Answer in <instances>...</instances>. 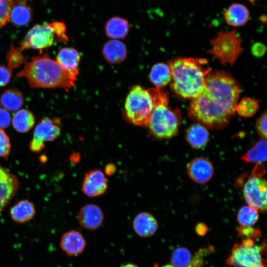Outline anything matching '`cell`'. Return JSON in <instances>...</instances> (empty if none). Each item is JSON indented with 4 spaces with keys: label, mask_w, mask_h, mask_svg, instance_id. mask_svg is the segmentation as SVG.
<instances>
[{
    "label": "cell",
    "mask_w": 267,
    "mask_h": 267,
    "mask_svg": "<svg viewBox=\"0 0 267 267\" xmlns=\"http://www.w3.org/2000/svg\"><path fill=\"white\" fill-rule=\"evenodd\" d=\"M130 28L128 21L123 17L115 16L110 18L106 23L105 32L112 40L124 39L128 34Z\"/></svg>",
    "instance_id": "7402d4cb"
},
{
    "label": "cell",
    "mask_w": 267,
    "mask_h": 267,
    "mask_svg": "<svg viewBox=\"0 0 267 267\" xmlns=\"http://www.w3.org/2000/svg\"><path fill=\"white\" fill-rule=\"evenodd\" d=\"M35 118L33 113L28 109H22L14 115L12 124L14 129L18 132L25 133L34 126Z\"/></svg>",
    "instance_id": "d4e9b609"
},
{
    "label": "cell",
    "mask_w": 267,
    "mask_h": 267,
    "mask_svg": "<svg viewBox=\"0 0 267 267\" xmlns=\"http://www.w3.org/2000/svg\"><path fill=\"white\" fill-rule=\"evenodd\" d=\"M36 213L33 203L27 200H22L12 206L10 210L12 220L17 222L23 223L33 218Z\"/></svg>",
    "instance_id": "603a6c76"
},
{
    "label": "cell",
    "mask_w": 267,
    "mask_h": 267,
    "mask_svg": "<svg viewBox=\"0 0 267 267\" xmlns=\"http://www.w3.org/2000/svg\"><path fill=\"white\" fill-rule=\"evenodd\" d=\"M189 178L197 183H205L209 181L214 173L211 162L204 157H197L190 161L187 166Z\"/></svg>",
    "instance_id": "5bb4252c"
},
{
    "label": "cell",
    "mask_w": 267,
    "mask_h": 267,
    "mask_svg": "<svg viewBox=\"0 0 267 267\" xmlns=\"http://www.w3.org/2000/svg\"><path fill=\"white\" fill-rule=\"evenodd\" d=\"M192 260V256L190 251L182 247L176 248L171 257L172 265L174 267H189Z\"/></svg>",
    "instance_id": "f1b7e54d"
},
{
    "label": "cell",
    "mask_w": 267,
    "mask_h": 267,
    "mask_svg": "<svg viewBox=\"0 0 267 267\" xmlns=\"http://www.w3.org/2000/svg\"><path fill=\"white\" fill-rule=\"evenodd\" d=\"M11 149L10 141L8 136L2 129H0V157L6 158Z\"/></svg>",
    "instance_id": "d6a6232c"
},
{
    "label": "cell",
    "mask_w": 267,
    "mask_h": 267,
    "mask_svg": "<svg viewBox=\"0 0 267 267\" xmlns=\"http://www.w3.org/2000/svg\"><path fill=\"white\" fill-rule=\"evenodd\" d=\"M32 17V10L27 3V0L13 1L9 19L17 26H24L29 22Z\"/></svg>",
    "instance_id": "44dd1931"
},
{
    "label": "cell",
    "mask_w": 267,
    "mask_h": 267,
    "mask_svg": "<svg viewBox=\"0 0 267 267\" xmlns=\"http://www.w3.org/2000/svg\"><path fill=\"white\" fill-rule=\"evenodd\" d=\"M204 58L180 57L169 64L172 80L171 88L178 96L192 99L203 89L207 76L212 69Z\"/></svg>",
    "instance_id": "7a4b0ae2"
},
{
    "label": "cell",
    "mask_w": 267,
    "mask_h": 267,
    "mask_svg": "<svg viewBox=\"0 0 267 267\" xmlns=\"http://www.w3.org/2000/svg\"><path fill=\"white\" fill-rule=\"evenodd\" d=\"M105 173L108 175H113L116 170V166L113 164H108L105 166Z\"/></svg>",
    "instance_id": "ab89813d"
},
{
    "label": "cell",
    "mask_w": 267,
    "mask_h": 267,
    "mask_svg": "<svg viewBox=\"0 0 267 267\" xmlns=\"http://www.w3.org/2000/svg\"><path fill=\"white\" fill-rule=\"evenodd\" d=\"M267 112H264L258 119L256 123V130L262 139L267 138Z\"/></svg>",
    "instance_id": "836d02e7"
},
{
    "label": "cell",
    "mask_w": 267,
    "mask_h": 267,
    "mask_svg": "<svg viewBox=\"0 0 267 267\" xmlns=\"http://www.w3.org/2000/svg\"><path fill=\"white\" fill-rule=\"evenodd\" d=\"M240 86L224 71L210 72L200 94L191 99L189 118L206 128L221 130L226 127L235 112Z\"/></svg>",
    "instance_id": "6da1fadb"
},
{
    "label": "cell",
    "mask_w": 267,
    "mask_h": 267,
    "mask_svg": "<svg viewBox=\"0 0 267 267\" xmlns=\"http://www.w3.org/2000/svg\"><path fill=\"white\" fill-rule=\"evenodd\" d=\"M160 89H146L140 86L133 87L125 103V116L131 124L147 127Z\"/></svg>",
    "instance_id": "5b68a950"
},
{
    "label": "cell",
    "mask_w": 267,
    "mask_h": 267,
    "mask_svg": "<svg viewBox=\"0 0 267 267\" xmlns=\"http://www.w3.org/2000/svg\"><path fill=\"white\" fill-rule=\"evenodd\" d=\"M209 138L207 128L200 124H192L186 131L185 139L193 148L199 149L204 147Z\"/></svg>",
    "instance_id": "d6986e66"
},
{
    "label": "cell",
    "mask_w": 267,
    "mask_h": 267,
    "mask_svg": "<svg viewBox=\"0 0 267 267\" xmlns=\"http://www.w3.org/2000/svg\"><path fill=\"white\" fill-rule=\"evenodd\" d=\"M208 229L207 225L203 223H199L196 224L195 227L196 232L200 236L205 235L207 233Z\"/></svg>",
    "instance_id": "f35d334b"
},
{
    "label": "cell",
    "mask_w": 267,
    "mask_h": 267,
    "mask_svg": "<svg viewBox=\"0 0 267 267\" xmlns=\"http://www.w3.org/2000/svg\"><path fill=\"white\" fill-rule=\"evenodd\" d=\"M11 70L3 65H0V87L5 86L10 81Z\"/></svg>",
    "instance_id": "d590c367"
},
{
    "label": "cell",
    "mask_w": 267,
    "mask_h": 267,
    "mask_svg": "<svg viewBox=\"0 0 267 267\" xmlns=\"http://www.w3.org/2000/svg\"><path fill=\"white\" fill-rule=\"evenodd\" d=\"M153 267H174L172 265H166L165 266H161L158 263H155Z\"/></svg>",
    "instance_id": "b9f144b4"
},
{
    "label": "cell",
    "mask_w": 267,
    "mask_h": 267,
    "mask_svg": "<svg viewBox=\"0 0 267 267\" xmlns=\"http://www.w3.org/2000/svg\"><path fill=\"white\" fill-rule=\"evenodd\" d=\"M265 248L252 239L244 238L234 245L226 263L231 267H267L263 257Z\"/></svg>",
    "instance_id": "52a82bcc"
},
{
    "label": "cell",
    "mask_w": 267,
    "mask_h": 267,
    "mask_svg": "<svg viewBox=\"0 0 267 267\" xmlns=\"http://www.w3.org/2000/svg\"><path fill=\"white\" fill-rule=\"evenodd\" d=\"M105 59L111 64H118L126 57L127 51L124 43L118 40H111L106 42L102 48Z\"/></svg>",
    "instance_id": "ffe728a7"
},
{
    "label": "cell",
    "mask_w": 267,
    "mask_h": 267,
    "mask_svg": "<svg viewBox=\"0 0 267 267\" xmlns=\"http://www.w3.org/2000/svg\"><path fill=\"white\" fill-rule=\"evenodd\" d=\"M258 102L250 97L243 98L235 107V111L242 117H250L257 112Z\"/></svg>",
    "instance_id": "f546056e"
},
{
    "label": "cell",
    "mask_w": 267,
    "mask_h": 267,
    "mask_svg": "<svg viewBox=\"0 0 267 267\" xmlns=\"http://www.w3.org/2000/svg\"><path fill=\"white\" fill-rule=\"evenodd\" d=\"M79 224L84 228L94 230L98 228L104 220V214L97 205L89 203L82 206L78 213Z\"/></svg>",
    "instance_id": "7c38bea8"
},
{
    "label": "cell",
    "mask_w": 267,
    "mask_h": 267,
    "mask_svg": "<svg viewBox=\"0 0 267 267\" xmlns=\"http://www.w3.org/2000/svg\"><path fill=\"white\" fill-rule=\"evenodd\" d=\"M23 59V58L16 49L14 48H11L9 53L7 67L11 70L13 68L20 65L22 63Z\"/></svg>",
    "instance_id": "e575fe53"
},
{
    "label": "cell",
    "mask_w": 267,
    "mask_h": 267,
    "mask_svg": "<svg viewBox=\"0 0 267 267\" xmlns=\"http://www.w3.org/2000/svg\"><path fill=\"white\" fill-rule=\"evenodd\" d=\"M168 103V97L160 89L147 126L151 135L158 139L171 138L178 133L180 111L171 109Z\"/></svg>",
    "instance_id": "277c9868"
},
{
    "label": "cell",
    "mask_w": 267,
    "mask_h": 267,
    "mask_svg": "<svg viewBox=\"0 0 267 267\" xmlns=\"http://www.w3.org/2000/svg\"><path fill=\"white\" fill-rule=\"evenodd\" d=\"M12 0H0V28L9 20Z\"/></svg>",
    "instance_id": "4dcf8cb0"
},
{
    "label": "cell",
    "mask_w": 267,
    "mask_h": 267,
    "mask_svg": "<svg viewBox=\"0 0 267 267\" xmlns=\"http://www.w3.org/2000/svg\"><path fill=\"white\" fill-rule=\"evenodd\" d=\"M10 122V115L7 110L0 108V129L3 130L8 127Z\"/></svg>",
    "instance_id": "8d00e7d4"
},
{
    "label": "cell",
    "mask_w": 267,
    "mask_h": 267,
    "mask_svg": "<svg viewBox=\"0 0 267 267\" xmlns=\"http://www.w3.org/2000/svg\"><path fill=\"white\" fill-rule=\"evenodd\" d=\"M238 235L244 237L245 238H258L261 236V232L259 229L254 228L252 226H239L236 228Z\"/></svg>",
    "instance_id": "1f68e13d"
},
{
    "label": "cell",
    "mask_w": 267,
    "mask_h": 267,
    "mask_svg": "<svg viewBox=\"0 0 267 267\" xmlns=\"http://www.w3.org/2000/svg\"><path fill=\"white\" fill-rule=\"evenodd\" d=\"M107 188V180L102 171L93 169L85 174L81 186V190L85 195L97 197L103 194Z\"/></svg>",
    "instance_id": "8fae6325"
},
{
    "label": "cell",
    "mask_w": 267,
    "mask_h": 267,
    "mask_svg": "<svg viewBox=\"0 0 267 267\" xmlns=\"http://www.w3.org/2000/svg\"><path fill=\"white\" fill-rule=\"evenodd\" d=\"M133 227L136 234L141 237H149L157 231L158 223L150 213L143 212L138 213L134 219Z\"/></svg>",
    "instance_id": "e0dca14e"
},
{
    "label": "cell",
    "mask_w": 267,
    "mask_h": 267,
    "mask_svg": "<svg viewBox=\"0 0 267 267\" xmlns=\"http://www.w3.org/2000/svg\"><path fill=\"white\" fill-rule=\"evenodd\" d=\"M259 218V211L248 205L242 206L237 215V221L243 226H252L258 222Z\"/></svg>",
    "instance_id": "83f0119b"
},
{
    "label": "cell",
    "mask_w": 267,
    "mask_h": 267,
    "mask_svg": "<svg viewBox=\"0 0 267 267\" xmlns=\"http://www.w3.org/2000/svg\"><path fill=\"white\" fill-rule=\"evenodd\" d=\"M267 183L261 177L252 175L243 187V194L248 205L260 212L267 211Z\"/></svg>",
    "instance_id": "9c48e42d"
},
{
    "label": "cell",
    "mask_w": 267,
    "mask_h": 267,
    "mask_svg": "<svg viewBox=\"0 0 267 267\" xmlns=\"http://www.w3.org/2000/svg\"><path fill=\"white\" fill-rule=\"evenodd\" d=\"M224 17L228 25L233 27L241 26L248 22L250 11L245 5L233 3L224 11Z\"/></svg>",
    "instance_id": "ac0fdd59"
},
{
    "label": "cell",
    "mask_w": 267,
    "mask_h": 267,
    "mask_svg": "<svg viewBox=\"0 0 267 267\" xmlns=\"http://www.w3.org/2000/svg\"><path fill=\"white\" fill-rule=\"evenodd\" d=\"M246 162L263 163L267 160V141L262 139L257 142L246 153L241 156Z\"/></svg>",
    "instance_id": "4316f807"
},
{
    "label": "cell",
    "mask_w": 267,
    "mask_h": 267,
    "mask_svg": "<svg viewBox=\"0 0 267 267\" xmlns=\"http://www.w3.org/2000/svg\"><path fill=\"white\" fill-rule=\"evenodd\" d=\"M60 134L59 120L47 117L42 119L37 125L30 142L29 148L33 152H40L44 143L55 140Z\"/></svg>",
    "instance_id": "30bf717a"
},
{
    "label": "cell",
    "mask_w": 267,
    "mask_h": 267,
    "mask_svg": "<svg viewBox=\"0 0 267 267\" xmlns=\"http://www.w3.org/2000/svg\"><path fill=\"white\" fill-rule=\"evenodd\" d=\"M241 42L236 30L228 32L221 31L210 41L212 47L207 52L223 65L232 66L243 50Z\"/></svg>",
    "instance_id": "ba28073f"
},
{
    "label": "cell",
    "mask_w": 267,
    "mask_h": 267,
    "mask_svg": "<svg viewBox=\"0 0 267 267\" xmlns=\"http://www.w3.org/2000/svg\"><path fill=\"white\" fill-rule=\"evenodd\" d=\"M122 267H139L137 265L133 264V263H128L123 266Z\"/></svg>",
    "instance_id": "60d3db41"
},
{
    "label": "cell",
    "mask_w": 267,
    "mask_h": 267,
    "mask_svg": "<svg viewBox=\"0 0 267 267\" xmlns=\"http://www.w3.org/2000/svg\"><path fill=\"white\" fill-rule=\"evenodd\" d=\"M86 244V240L83 234L76 230H70L64 233L60 241L61 249L69 256H76L82 254Z\"/></svg>",
    "instance_id": "9a60e30c"
},
{
    "label": "cell",
    "mask_w": 267,
    "mask_h": 267,
    "mask_svg": "<svg viewBox=\"0 0 267 267\" xmlns=\"http://www.w3.org/2000/svg\"><path fill=\"white\" fill-rule=\"evenodd\" d=\"M0 102L3 108L6 110L15 111L22 106L24 102L23 95L18 89H8L1 95Z\"/></svg>",
    "instance_id": "484cf974"
},
{
    "label": "cell",
    "mask_w": 267,
    "mask_h": 267,
    "mask_svg": "<svg viewBox=\"0 0 267 267\" xmlns=\"http://www.w3.org/2000/svg\"><path fill=\"white\" fill-rule=\"evenodd\" d=\"M66 32V26L62 22L36 25L28 31L22 40L19 50L32 48L42 51L55 43L66 42L68 39Z\"/></svg>",
    "instance_id": "8992f818"
},
{
    "label": "cell",
    "mask_w": 267,
    "mask_h": 267,
    "mask_svg": "<svg viewBox=\"0 0 267 267\" xmlns=\"http://www.w3.org/2000/svg\"><path fill=\"white\" fill-rule=\"evenodd\" d=\"M18 188L16 176L0 166V213L15 195Z\"/></svg>",
    "instance_id": "4fadbf2b"
},
{
    "label": "cell",
    "mask_w": 267,
    "mask_h": 267,
    "mask_svg": "<svg viewBox=\"0 0 267 267\" xmlns=\"http://www.w3.org/2000/svg\"><path fill=\"white\" fill-rule=\"evenodd\" d=\"M78 51L71 47H65L58 52L56 61L60 66L76 81L79 74L78 66L80 61Z\"/></svg>",
    "instance_id": "2e32d148"
},
{
    "label": "cell",
    "mask_w": 267,
    "mask_h": 267,
    "mask_svg": "<svg viewBox=\"0 0 267 267\" xmlns=\"http://www.w3.org/2000/svg\"><path fill=\"white\" fill-rule=\"evenodd\" d=\"M266 47L263 44L257 43L255 44L252 47V52L256 56H262L265 52Z\"/></svg>",
    "instance_id": "74e56055"
},
{
    "label": "cell",
    "mask_w": 267,
    "mask_h": 267,
    "mask_svg": "<svg viewBox=\"0 0 267 267\" xmlns=\"http://www.w3.org/2000/svg\"><path fill=\"white\" fill-rule=\"evenodd\" d=\"M16 77L26 78L32 88H59L66 90L74 86L75 82L46 54L32 57Z\"/></svg>",
    "instance_id": "3957f363"
},
{
    "label": "cell",
    "mask_w": 267,
    "mask_h": 267,
    "mask_svg": "<svg viewBox=\"0 0 267 267\" xmlns=\"http://www.w3.org/2000/svg\"><path fill=\"white\" fill-rule=\"evenodd\" d=\"M149 79L156 88L161 89L172 80V73L169 65L158 63L152 67L149 75Z\"/></svg>",
    "instance_id": "cb8c5ba5"
}]
</instances>
